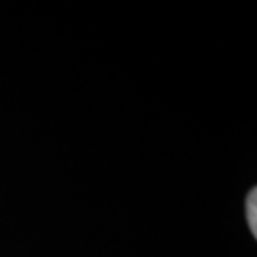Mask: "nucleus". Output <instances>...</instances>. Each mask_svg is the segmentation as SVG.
Instances as JSON below:
<instances>
[{"label":"nucleus","mask_w":257,"mask_h":257,"mask_svg":"<svg viewBox=\"0 0 257 257\" xmlns=\"http://www.w3.org/2000/svg\"><path fill=\"white\" fill-rule=\"evenodd\" d=\"M245 214H247V224L254 237H257V191L252 189L245 200Z\"/></svg>","instance_id":"obj_1"}]
</instances>
